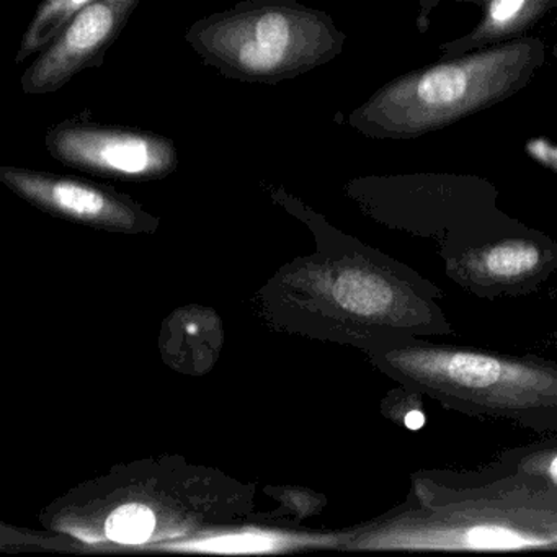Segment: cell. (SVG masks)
Instances as JSON below:
<instances>
[{"instance_id":"cell-1","label":"cell","mask_w":557,"mask_h":557,"mask_svg":"<svg viewBox=\"0 0 557 557\" xmlns=\"http://www.w3.org/2000/svg\"><path fill=\"white\" fill-rule=\"evenodd\" d=\"M348 547L406 554L557 550V494L449 487L417 471L406 500Z\"/></svg>"},{"instance_id":"cell-2","label":"cell","mask_w":557,"mask_h":557,"mask_svg":"<svg viewBox=\"0 0 557 557\" xmlns=\"http://www.w3.org/2000/svg\"><path fill=\"white\" fill-rule=\"evenodd\" d=\"M374 363L445 409L557 435L556 361L410 337L374 348Z\"/></svg>"},{"instance_id":"cell-3","label":"cell","mask_w":557,"mask_h":557,"mask_svg":"<svg viewBox=\"0 0 557 557\" xmlns=\"http://www.w3.org/2000/svg\"><path fill=\"white\" fill-rule=\"evenodd\" d=\"M546 45L523 37L409 71L371 94L347 123L370 139L410 141L492 109L533 83Z\"/></svg>"},{"instance_id":"cell-4","label":"cell","mask_w":557,"mask_h":557,"mask_svg":"<svg viewBox=\"0 0 557 557\" xmlns=\"http://www.w3.org/2000/svg\"><path fill=\"white\" fill-rule=\"evenodd\" d=\"M185 41L226 79L275 86L331 63L347 35L327 12L298 0H243L198 18Z\"/></svg>"},{"instance_id":"cell-5","label":"cell","mask_w":557,"mask_h":557,"mask_svg":"<svg viewBox=\"0 0 557 557\" xmlns=\"http://www.w3.org/2000/svg\"><path fill=\"white\" fill-rule=\"evenodd\" d=\"M364 210L394 231L438 246L440 259L523 226L498 207L487 178L455 172L363 177L348 185Z\"/></svg>"},{"instance_id":"cell-6","label":"cell","mask_w":557,"mask_h":557,"mask_svg":"<svg viewBox=\"0 0 557 557\" xmlns=\"http://www.w3.org/2000/svg\"><path fill=\"white\" fill-rule=\"evenodd\" d=\"M442 260L445 275L475 298H521L540 292L556 275L557 243L523 224Z\"/></svg>"},{"instance_id":"cell-7","label":"cell","mask_w":557,"mask_h":557,"mask_svg":"<svg viewBox=\"0 0 557 557\" xmlns=\"http://www.w3.org/2000/svg\"><path fill=\"white\" fill-rule=\"evenodd\" d=\"M61 164L125 178H162L177 168L175 143L158 133L86 119L58 123L45 138Z\"/></svg>"},{"instance_id":"cell-8","label":"cell","mask_w":557,"mask_h":557,"mask_svg":"<svg viewBox=\"0 0 557 557\" xmlns=\"http://www.w3.org/2000/svg\"><path fill=\"white\" fill-rule=\"evenodd\" d=\"M141 0H90L60 38L27 67L22 89L27 96L57 94L77 74L96 70L119 41Z\"/></svg>"},{"instance_id":"cell-9","label":"cell","mask_w":557,"mask_h":557,"mask_svg":"<svg viewBox=\"0 0 557 557\" xmlns=\"http://www.w3.org/2000/svg\"><path fill=\"white\" fill-rule=\"evenodd\" d=\"M0 178L22 197L66 216L120 224L136 220L132 205L113 191L86 182L17 168L0 169Z\"/></svg>"},{"instance_id":"cell-10","label":"cell","mask_w":557,"mask_h":557,"mask_svg":"<svg viewBox=\"0 0 557 557\" xmlns=\"http://www.w3.org/2000/svg\"><path fill=\"white\" fill-rule=\"evenodd\" d=\"M420 472L449 487H474L482 491L523 488L557 494V435L505 449L494 461L478 471L422 469Z\"/></svg>"},{"instance_id":"cell-11","label":"cell","mask_w":557,"mask_h":557,"mask_svg":"<svg viewBox=\"0 0 557 557\" xmlns=\"http://www.w3.org/2000/svg\"><path fill=\"white\" fill-rule=\"evenodd\" d=\"M453 2L474 5L481 12V18L468 34L440 45L438 53L443 60L528 37L547 14L557 9V0H453Z\"/></svg>"},{"instance_id":"cell-12","label":"cell","mask_w":557,"mask_h":557,"mask_svg":"<svg viewBox=\"0 0 557 557\" xmlns=\"http://www.w3.org/2000/svg\"><path fill=\"white\" fill-rule=\"evenodd\" d=\"M89 2L90 0H44L22 37L15 64H22L34 54L47 51Z\"/></svg>"},{"instance_id":"cell-13","label":"cell","mask_w":557,"mask_h":557,"mask_svg":"<svg viewBox=\"0 0 557 557\" xmlns=\"http://www.w3.org/2000/svg\"><path fill=\"white\" fill-rule=\"evenodd\" d=\"M156 517L148 507L139 504L116 508L106 521L107 536L116 543L141 544L151 536Z\"/></svg>"},{"instance_id":"cell-14","label":"cell","mask_w":557,"mask_h":557,"mask_svg":"<svg viewBox=\"0 0 557 557\" xmlns=\"http://www.w3.org/2000/svg\"><path fill=\"white\" fill-rule=\"evenodd\" d=\"M423 399L425 397L417 391L400 386L384 399V416L410 432L422 430L426 423Z\"/></svg>"},{"instance_id":"cell-15","label":"cell","mask_w":557,"mask_h":557,"mask_svg":"<svg viewBox=\"0 0 557 557\" xmlns=\"http://www.w3.org/2000/svg\"><path fill=\"white\" fill-rule=\"evenodd\" d=\"M417 2H419V12L416 15V28L419 34H426L432 25L433 14L445 0H417Z\"/></svg>"},{"instance_id":"cell-16","label":"cell","mask_w":557,"mask_h":557,"mask_svg":"<svg viewBox=\"0 0 557 557\" xmlns=\"http://www.w3.org/2000/svg\"><path fill=\"white\" fill-rule=\"evenodd\" d=\"M556 348H557V342H556Z\"/></svg>"}]
</instances>
